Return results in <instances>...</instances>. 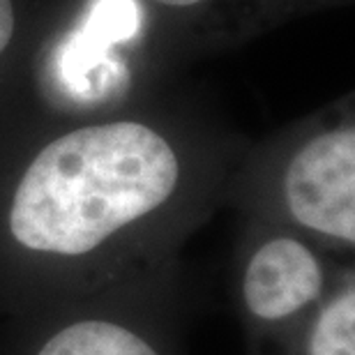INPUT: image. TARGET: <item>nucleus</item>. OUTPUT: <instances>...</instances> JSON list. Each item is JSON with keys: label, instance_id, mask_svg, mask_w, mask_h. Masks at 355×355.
Here are the masks:
<instances>
[{"label": "nucleus", "instance_id": "nucleus-1", "mask_svg": "<svg viewBox=\"0 0 355 355\" xmlns=\"http://www.w3.org/2000/svg\"><path fill=\"white\" fill-rule=\"evenodd\" d=\"M182 153L141 120L81 125L46 141L0 215V311L184 282L166 215L184 189Z\"/></svg>", "mask_w": 355, "mask_h": 355}, {"label": "nucleus", "instance_id": "nucleus-4", "mask_svg": "<svg viewBox=\"0 0 355 355\" xmlns=\"http://www.w3.org/2000/svg\"><path fill=\"white\" fill-rule=\"evenodd\" d=\"M286 229L351 261L355 247V130L330 127L293 148L277 175Z\"/></svg>", "mask_w": 355, "mask_h": 355}, {"label": "nucleus", "instance_id": "nucleus-6", "mask_svg": "<svg viewBox=\"0 0 355 355\" xmlns=\"http://www.w3.org/2000/svg\"><path fill=\"white\" fill-rule=\"evenodd\" d=\"M14 37V5L12 0H0V53L10 46Z\"/></svg>", "mask_w": 355, "mask_h": 355}, {"label": "nucleus", "instance_id": "nucleus-7", "mask_svg": "<svg viewBox=\"0 0 355 355\" xmlns=\"http://www.w3.org/2000/svg\"><path fill=\"white\" fill-rule=\"evenodd\" d=\"M159 5H168V7H191V5H198L201 0H155Z\"/></svg>", "mask_w": 355, "mask_h": 355}, {"label": "nucleus", "instance_id": "nucleus-3", "mask_svg": "<svg viewBox=\"0 0 355 355\" xmlns=\"http://www.w3.org/2000/svg\"><path fill=\"white\" fill-rule=\"evenodd\" d=\"M288 229H268L238 254L231 297L245 355H275L325 302L346 266Z\"/></svg>", "mask_w": 355, "mask_h": 355}, {"label": "nucleus", "instance_id": "nucleus-2", "mask_svg": "<svg viewBox=\"0 0 355 355\" xmlns=\"http://www.w3.org/2000/svg\"><path fill=\"white\" fill-rule=\"evenodd\" d=\"M182 284L116 288L12 316L0 355H182Z\"/></svg>", "mask_w": 355, "mask_h": 355}, {"label": "nucleus", "instance_id": "nucleus-5", "mask_svg": "<svg viewBox=\"0 0 355 355\" xmlns=\"http://www.w3.org/2000/svg\"><path fill=\"white\" fill-rule=\"evenodd\" d=\"M275 355H355V270L346 266L309 323Z\"/></svg>", "mask_w": 355, "mask_h": 355}]
</instances>
